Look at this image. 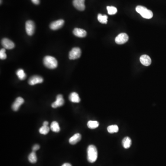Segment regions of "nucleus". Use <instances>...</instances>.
<instances>
[{
	"label": "nucleus",
	"instance_id": "nucleus-18",
	"mask_svg": "<svg viewBox=\"0 0 166 166\" xmlns=\"http://www.w3.org/2000/svg\"><path fill=\"white\" fill-rule=\"evenodd\" d=\"M50 129L53 132H60V127L59 124L56 121H53L50 126Z\"/></svg>",
	"mask_w": 166,
	"mask_h": 166
},
{
	"label": "nucleus",
	"instance_id": "nucleus-25",
	"mask_svg": "<svg viewBox=\"0 0 166 166\" xmlns=\"http://www.w3.org/2000/svg\"><path fill=\"white\" fill-rule=\"evenodd\" d=\"M49 127L48 126L43 125L39 129V132L41 134L46 135L49 133Z\"/></svg>",
	"mask_w": 166,
	"mask_h": 166
},
{
	"label": "nucleus",
	"instance_id": "nucleus-1",
	"mask_svg": "<svg viewBox=\"0 0 166 166\" xmlns=\"http://www.w3.org/2000/svg\"><path fill=\"white\" fill-rule=\"evenodd\" d=\"M97 150L96 146L93 145H90L87 148V160L89 162L93 163L97 158Z\"/></svg>",
	"mask_w": 166,
	"mask_h": 166
},
{
	"label": "nucleus",
	"instance_id": "nucleus-13",
	"mask_svg": "<svg viewBox=\"0 0 166 166\" xmlns=\"http://www.w3.org/2000/svg\"><path fill=\"white\" fill-rule=\"evenodd\" d=\"M140 62L145 66H148L152 63V60L149 56L148 55H144L141 56L140 57Z\"/></svg>",
	"mask_w": 166,
	"mask_h": 166
},
{
	"label": "nucleus",
	"instance_id": "nucleus-28",
	"mask_svg": "<svg viewBox=\"0 0 166 166\" xmlns=\"http://www.w3.org/2000/svg\"><path fill=\"white\" fill-rule=\"evenodd\" d=\"M31 1L34 4H36V5H38L40 3L39 0H31Z\"/></svg>",
	"mask_w": 166,
	"mask_h": 166
},
{
	"label": "nucleus",
	"instance_id": "nucleus-19",
	"mask_svg": "<svg viewBox=\"0 0 166 166\" xmlns=\"http://www.w3.org/2000/svg\"><path fill=\"white\" fill-rule=\"evenodd\" d=\"M16 74L20 80H24V79H26V77H27V75L24 72V71L22 69L18 70L16 72Z\"/></svg>",
	"mask_w": 166,
	"mask_h": 166
},
{
	"label": "nucleus",
	"instance_id": "nucleus-5",
	"mask_svg": "<svg viewBox=\"0 0 166 166\" xmlns=\"http://www.w3.org/2000/svg\"><path fill=\"white\" fill-rule=\"evenodd\" d=\"M128 39H129V37L126 33H120L115 38V43L118 44H124L127 42Z\"/></svg>",
	"mask_w": 166,
	"mask_h": 166
},
{
	"label": "nucleus",
	"instance_id": "nucleus-15",
	"mask_svg": "<svg viewBox=\"0 0 166 166\" xmlns=\"http://www.w3.org/2000/svg\"><path fill=\"white\" fill-rule=\"evenodd\" d=\"M81 139V134L78 133L74 134L69 139V142L70 144H71V145H75L77 143H78L79 141H80Z\"/></svg>",
	"mask_w": 166,
	"mask_h": 166
},
{
	"label": "nucleus",
	"instance_id": "nucleus-22",
	"mask_svg": "<svg viewBox=\"0 0 166 166\" xmlns=\"http://www.w3.org/2000/svg\"><path fill=\"white\" fill-rule=\"evenodd\" d=\"M107 16L106 15H103L101 14H99L98 15L97 19L98 21H99V22L104 24H106L107 22Z\"/></svg>",
	"mask_w": 166,
	"mask_h": 166
},
{
	"label": "nucleus",
	"instance_id": "nucleus-12",
	"mask_svg": "<svg viewBox=\"0 0 166 166\" xmlns=\"http://www.w3.org/2000/svg\"><path fill=\"white\" fill-rule=\"evenodd\" d=\"M24 103V100L21 97L17 98L15 101H14L12 105V109L14 111H17L20 109V107Z\"/></svg>",
	"mask_w": 166,
	"mask_h": 166
},
{
	"label": "nucleus",
	"instance_id": "nucleus-2",
	"mask_svg": "<svg viewBox=\"0 0 166 166\" xmlns=\"http://www.w3.org/2000/svg\"><path fill=\"white\" fill-rule=\"evenodd\" d=\"M136 11L145 19H151L153 16L152 12L151 10H148L144 6H137L136 8Z\"/></svg>",
	"mask_w": 166,
	"mask_h": 166
},
{
	"label": "nucleus",
	"instance_id": "nucleus-7",
	"mask_svg": "<svg viewBox=\"0 0 166 166\" xmlns=\"http://www.w3.org/2000/svg\"><path fill=\"white\" fill-rule=\"evenodd\" d=\"M85 0H73V5L78 10L84 11L85 8Z\"/></svg>",
	"mask_w": 166,
	"mask_h": 166
},
{
	"label": "nucleus",
	"instance_id": "nucleus-27",
	"mask_svg": "<svg viewBox=\"0 0 166 166\" xmlns=\"http://www.w3.org/2000/svg\"><path fill=\"white\" fill-rule=\"evenodd\" d=\"M40 148V146L38 145H35L33 146L32 147V151L33 152H36V151H37Z\"/></svg>",
	"mask_w": 166,
	"mask_h": 166
},
{
	"label": "nucleus",
	"instance_id": "nucleus-20",
	"mask_svg": "<svg viewBox=\"0 0 166 166\" xmlns=\"http://www.w3.org/2000/svg\"><path fill=\"white\" fill-rule=\"evenodd\" d=\"M28 160L31 163H35L37 161V157L35 152H32L28 156Z\"/></svg>",
	"mask_w": 166,
	"mask_h": 166
},
{
	"label": "nucleus",
	"instance_id": "nucleus-9",
	"mask_svg": "<svg viewBox=\"0 0 166 166\" xmlns=\"http://www.w3.org/2000/svg\"><path fill=\"white\" fill-rule=\"evenodd\" d=\"M2 43L3 48L5 49H11L14 48V43L8 38H3L2 41Z\"/></svg>",
	"mask_w": 166,
	"mask_h": 166
},
{
	"label": "nucleus",
	"instance_id": "nucleus-16",
	"mask_svg": "<svg viewBox=\"0 0 166 166\" xmlns=\"http://www.w3.org/2000/svg\"><path fill=\"white\" fill-rule=\"evenodd\" d=\"M69 99L71 102L74 103H78L80 102V98L76 92H72L70 94Z\"/></svg>",
	"mask_w": 166,
	"mask_h": 166
},
{
	"label": "nucleus",
	"instance_id": "nucleus-4",
	"mask_svg": "<svg viewBox=\"0 0 166 166\" xmlns=\"http://www.w3.org/2000/svg\"><path fill=\"white\" fill-rule=\"evenodd\" d=\"M81 51L80 48L75 47L69 52V57L70 60H75L78 59L81 56Z\"/></svg>",
	"mask_w": 166,
	"mask_h": 166
},
{
	"label": "nucleus",
	"instance_id": "nucleus-29",
	"mask_svg": "<svg viewBox=\"0 0 166 166\" xmlns=\"http://www.w3.org/2000/svg\"><path fill=\"white\" fill-rule=\"evenodd\" d=\"M62 166H72L71 165V164H70L69 163H65L64 164H63L62 165Z\"/></svg>",
	"mask_w": 166,
	"mask_h": 166
},
{
	"label": "nucleus",
	"instance_id": "nucleus-17",
	"mask_svg": "<svg viewBox=\"0 0 166 166\" xmlns=\"http://www.w3.org/2000/svg\"><path fill=\"white\" fill-rule=\"evenodd\" d=\"M122 143L124 148H129L132 145V140L129 137H125L123 139Z\"/></svg>",
	"mask_w": 166,
	"mask_h": 166
},
{
	"label": "nucleus",
	"instance_id": "nucleus-21",
	"mask_svg": "<svg viewBox=\"0 0 166 166\" xmlns=\"http://www.w3.org/2000/svg\"><path fill=\"white\" fill-rule=\"evenodd\" d=\"M87 126L90 129H95L98 127L99 123L97 121H93V120H90L87 123Z\"/></svg>",
	"mask_w": 166,
	"mask_h": 166
},
{
	"label": "nucleus",
	"instance_id": "nucleus-8",
	"mask_svg": "<svg viewBox=\"0 0 166 166\" xmlns=\"http://www.w3.org/2000/svg\"><path fill=\"white\" fill-rule=\"evenodd\" d=\"M43 79L42 77L38 75H34L31 77L29 79L28 83L30 85H34L43 82Z\"/></svg>",
	"mask_w": 166,
	"mask_h": 166
},
{
	"label": "nucleus",
	"instance_id": "nucleus-26",
	"mask_svg": "<svg viewBox=\"0 0 166 166\" xmlns=\"http://www.w3.org/2000/svg\"><path fill=\"white\" fill-rule=\"evenodd\" d=\"M6 58H7V55L6 54V49L3 48L0 50V59L1 60H4Z\"/></svg>",
	"mask_w": 166,
	"mask_h": 166
},
{
	"label": "nucleus",
	"instance_id": "nucleus-30",
	"mask_svg": "<svg viewBox=\"0 0 166 166\" xmlns=\"http://www.w3.org/2000/svg\"><path fill=\"white\" fill-rule=\"evenodd\" d=\"M48 125H49V122H48V121H44V122H43V126H48Z\"/></svg>",
	"mask_w": 166,
	"mask_h": 166
},
{
	"label": "nucleus",
	"instance_id": "nucleus-3",
	"mask_svg": "<svg viewBox=\"0 0 166 166\" xmlns=\"http://www.w3.org/2000/svg\"><path fill=\"white\" fill-rule=\"evenodd\" d=\"M43 64L49 69H55L57 68L58 62L55 57L51 56H46L43 59Z\"/></svg>",
	"mask_w": 166,
	"mask_h": 166
},
{
	"label": "nucleus",
	"instance_id": "nucleus-14",
	"mask_svg": "<svg viewBox=\"0 0 166 166\" xmlns=\"http://www.w3.org/2000/svg\"><path fill=\"white\" fill-rule=\"evenodd\" d=\"M73 34L79 37H84L87 35V32L85 30L80 28H75L73 31Z\"/></svg>",
	"mask_w": 166,
	"mask_h": 166
},
{
	"label": "nucleus",
	"instance_id": "nucleus-6",
	"mask_svg": "<svg viewBox=\"0 0 166 166\" xmlns=\"http://www.w3.org/2000/svg\"><path fill=\"white\" fill-rule=\"evenodd\" d=\"M35 29V25L34 22L28 21L26 23V30L29 36H32L34 34Z\"/></svg>",
	"mask_w": 166,
	"mask_h": 166
},
{
	"label": "nucleus",
	"instance_id": "nucleus-24",
	"mask_svg": "<svg viewBox=\"0 0 166 166\" xmlns=\"http://www.w3.org/2000/svg\"><path fill=\"white\" fill-rule=\"evenodd\" d=\"M107 13L110 15L115 14L117 12V9L113 6H107Z\"/></svg>",
	"mask_w": 166,
	"mask_h": 166
},
{
	"label": "nucleus",
	"instance_id": "nucleus-23",
	"mask_svg": "<svg viewBox=\"0 0 166 166\" xmlns=\"http://www.w3.org/2000/svg\"><path fill=\"white\" fill-rule=\"evenodd\" d=\"M107 130L110 133L117 132L119 131V127L117 125H111L108 126Z\"/></svg>",
	"mask_w": 166,
	"mask_h": 166
},
{
	"label": "nucleus",
	"instance_id": "nucleus-11",
	"mask_svg": "<svg viewBox=\"0 0 166 166\" xmlns=\"http://www.w3.org/2000/svg\"><path fill=\"white\" fill-rule=\"evenodd\" d=\"M64 24V21L63 20H59L51 23L50 24V28L53 30H57L61 28Z\"/></svg>",
	"mask_w": 166,
	"mask_h": 166
},
{
	"label": "nucleus",
	"instance_id": "nucleus-10",
	"mask_svg": "<svg viewBox=\"0 0 166 166\" xmlns=\"http://www.w3.org/2000/svg\"><path fill=\"white\" fill-rule=\"evenodd\" d=\"M64 104V100L63 96L62 95H58L57 96L55 102L51 105L53 108H57L59 107L62 106Z\"/></svg>",
	"mask_w": 166,
	"mask_h": 166
}]
</instances>
